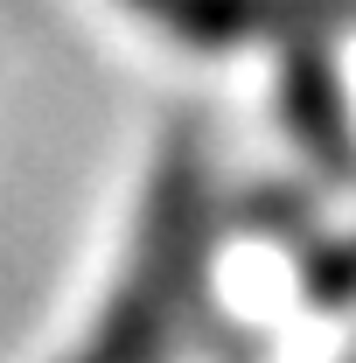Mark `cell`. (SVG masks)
<instances>
[{
  "label": "cell",
  "mask_w": 356,
  "mask_h": 363,
  "mask_svg": "<svg viewBox=\"0 0 356 363\" xmlns=\"http://www.w3.org/2000/svg\"><path fill=\"white\" fill-rule=\"evenodd\" d=\"M203 230H210L203 161L182 147V154H168V168L154 182L133 279L77 363H161L168 350H182V328L203 308V252H210Z\"/></svg>",
  "instance_id": "cell-1"
},
{
  "label": "cell",
  "mask_w": 356,
  "mask_h": 363,
  "mask_svg": "<svg viewBox=\"0 0 356 363\" xmlns=\"http://www.w3.org/2000/svg\"><path fill=\"white\" fill-rule=\"evenodd\" d=\"M168 43L189 49H245V43H328L335 21H356V0H126Z\"/></svg>",
  "instance_id": "cell-2"
},
{
  "label": "cell",
  "mask_w": 356,
  "mask_h": 363,
  "mask_svg": "<svg viewBox=\"0 0 356 363\" xmlns=\"http://www.w3.org/2000/svg\"><path fill=\"white\" fill-rule=\"evenodd\" d=\"M287 119L335 175H356V126H350V105L335 91V70H328L321 43L287 49Z\"/></svg>",
  "instance_id": "cell-3"
}]
</instances>
